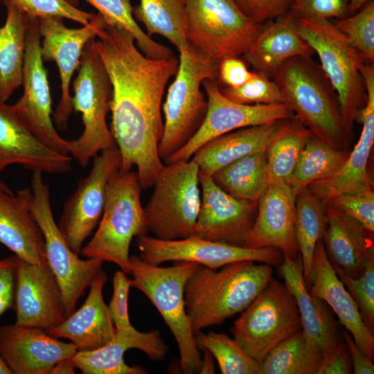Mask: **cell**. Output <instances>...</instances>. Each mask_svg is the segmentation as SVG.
<instances>
[{
	"label": "cell",
	"mask_w": 374,
	"mask_h": 374,
	"mask_svg": "<svg viewBox=\"0 0 374 374\" xmlns=\"http://www.w3.org/2000/svg\"><path fill=\"white\" fill-rule=\"evenodd\" d=\"M14 310L15 324L45 330L66 319L60 286L47 262L32 264L17 258Z\"/></svg>",
	"instance_id": "obj_19"
},
{
	"label": "cell",
	"mask_w": 374,
	"mask_h": 374,
	"mask_svg": "<svg viewBox=\"0 0 374 374\" xmlns=\"http://www.w3.org/2000/svg\"><path fill=\"white\" fill-rule=\"evenodd\" d=\"M287 12L300 17L344 18L348 15V0H293Z\"/></svg>",
	"instance_id": "obj_46"
},
{
	"label": "cell",
	"mask_w": 374,
	"mask_h": 374,
	"mask_svg": "<svg viewBox=\"0 0 374 374\" xmlns=\"http://www.w3.org/2000/svg\"><path fill=\"white\" fill-rule=\"evenodd\" d=\"M96 38L86 44L73 82V109L81 114L84 129L78 139L70 141L69 154L82 167L101 151L116 145L107 123L112 85L96 50Z\"/></svg>",
	"instance_id": "obj_9"
},
{
	"label": "cell",
	"mask_w": 374,
	"mask_h": 374,
	"mask_svg": "<svg viewBox=\"0 0 374 374\" xmlns=\"http://www.w3.org/2000/svg\"><path fill=\"white\" fill-rule=\"evenodd\" d=\"M199 181L201 205L193 236L244 247L256 220L258 202L233 197L211 176L199 171Z\"/></svg>",
	"instance_id": "obj_18"
},
{
	"label": "cell",
	"mask_w": 374,
	"mask_h": 374,
	"mask_svg": "<svg viewBox=\"0 0 374 374\" xmlns=\"http://www.w3.org/2000/svg\"><path fill=\"white\" fill-rule=\"evenodd\" d=\"M130 349L143 351L153 362L163 361L168 351L159 330L143 332L131 326L116 330L114 339L100 348L78 350L71 359L84 374L147 373L143 367L130 366L125 362V353Z\"/></svg>",
	"instance_id": "obj_24"
},
{
	"label": "cell",
	"mask_w": 374,
	"mask_h": 374,
	"mask_svg": "<svg viewBox=\"0 0 374 374\" xmlns=\"http://www.w3.org/2000/svg\"><path fill=\"white\" fill-rule=\"evenodd\" d=\"M337 276L355 300L361 317L371 333H374V257L366 263L363 273L350 278L336 266Z\"/></svg>",
	"instance_id": "obj_43"
},
{
	"label": "cell",
	"mask_w": 374,
	"mask_h": 374,
	"mask_svg": "<svg viewBox=\"0 0 374 374\" xmlns=\"http://www.w3.org/2000/svg\"><path fill=\"white\" fill-rule=\"evenodd\" d=\"M1 1V0H0Z\"/></svg>",
	"instance_id": "obj_58"
},
{
	"label": "cell",
	"mask_w": 374,
	"mask_h": 374,
	"mask_svg": "<svg viewBox=\"0 0 374 374\" xmlns=\"http://www.w3.org/2000/svg\"><path fill=\"white\" fill-rule=\"evenodd\" d=\"M217 64L188 44L179 52L175 78L168 89L163 105L165 121L159 155L167 160L195 135L202 124L208 103L201 85L217 76Z\"/></svg>",
	"instance_id": "obj_7"
},
{
	"label": "cell",
	"mask_w": 374,
	"mask_h": 374,
	"mask_svg": "<svg viewBox=\"0 0 374 374\" xmlns=\"http://www.w3.org/2000/svg\"><path fill=\"white\" fill-rule=\"evenodd\" d=\"M0 186L8 191H12L10 188H9V186H7L3 181L1 180H0Z\"/></svg>",
	"instance_id": "obj_57"
},
{
	"label": "cell",
	"mask_w": 374,
	"mask_h": 374,
	"mask_svg": "<svg viewBox=\"0 0 374 374\" xmlns=\"http://www.w3.org/2000/svg\"><path fill=\"white\" fill-rule=\"evenodd\" d=\"M107 281V274L100 269L91 283L82 306L63 322L48 329L47 332L57 339L70 340L80 351L93 350L109 343L116 329L103 299Z\"/></svg>",
	"instance_id": "obj_27"
},
{
	"label": "cell",
	"mask_w": 374,
	"mask_h": 374,
	"mask_svg": "<svg viewBox=\"0 0 374 374\" xmlns=\"http://www.w3.org/2000/svg\"><path fill=\"white\" fill-rule=\"evenodd\" d=\"M19 8L34 17H60L82 26L96 15L78 9L66 0H11Z\"/></svg>",
	"instance_id": "obj_44"
},
{
	"label": "cell",
	"mask_w": 374,
	"mask_h": 374,
	"mask_svg": "<svg viewBox=\"0 0 374 374\" xmlns=\"http://www.w3.org/2000/svg\"><path fill=\"white\" fill-rule=\"evenodd\" d=\"M78 351L45 330L30 326H0V355L14 374H50L60 360Z\"/></svg>",
	"instance_id": "obj_21"
},
{
	"label": "cell",
	"mask_w": 374,
	"mask_h": 374,
	"mask_svg": "<svg viewBox=\"0 0 374 374\" xmlns=\"http://www.w3.org/2000/svg\"><path fill=\"white\" fill-rule=\"evenodd\" d=\"M132 14L136 21L143 24L150 37L159 35L179 52L187 48L186 0H140Z\"/></svg>",
	"instance_id": "obj_36"
},
{
	"label": "cell",
	"mask_w": 374,
	"mask_h": 374,
	"mask_svg": "<svg viewBox=\"0 0 374 374\" xmlns=\"http://www.w3.org/2000/svg\"><path fill=\"white\" fill-rule=\"evenodd\" d=\"M341 334L349 350L353 373L355 374H373V360L356 344L350 333L346 328L341 330Z\"/></svg>",
	"instance_id": "obj_52"
},
{
	"label": "cell",
	"mask_w": 374,
	"mask_h": 374,
	"mask_svg": "<svg viewBox=\"0 0 374 374\" xmlns=\"http://www.w3.org/2000/svg\"><path fill=\"white\" fill-rule=\"evenodd\" d=\"M195 340L199 349L208 350L215 358L222 374H262L260 363L234 338L222 332L200 331Z\"/></svg>",
	"instance_id": "obj_40"
},
{
	"label": "cell",
	"mask_w": 374,
	"mask_h": 374,
	"mask_svg": "<svg viewBox=\"0 0 374 374\" xmlns=\"http://www.w3.org/2000/svg\"><path fill=\"white\" fill-rule=\"evenodd\" d=\"M308 291L328 305L356 344L373 361V334L365 325L355 300L329 261L322 240L315 247Z\"/></svg>",
	"instance_id": "obj_25"
},
{
	"label": "cell",
	"mask_w": 374,
	"mask_h": 374,
	"mask_svg": "<svg viewBox=\"0 0 374 374\" xmlns=\"http://www.w3.org/2000/svg\"><path fill=\"white\" fill-rule=\"evenodd\" d=\"M220 91L229 100L240 104H285L276 83L257 71H253L252 77L242 86L234 89L224 87Z\"/></svg>",
	"instance_id": "obj_42"
},
{
	"label": "cell",
	"mask_w": 374,
	"mask_h": 374,
	"mask_svg": "<svg viewBox=\"0 0 374 374\" xmlns=\"http://www.w3.org/2000/svg\"><path fill=\"white\" fill-rule=\"evenodd\" d=\"M326 206L328 227L322 240L328 260L349 277L357 278L374 257L373 233L337 209Z\"/></svg>",
	"instance_id": "obj_28"
},
{
	"label": "cell",
	"mask_w": 374,
	"mask_h": 374,
	"mask_svg": "<svg viewBox=\"0 0 374 374\" xmlns=\"http://www.w3.org/2000/svg\"><path fill=\"white\" fill-rule=\"evenodd\" d=\"M311 135L296 117L283 120L266 150L268 183L290 184L294 168Z\"/></svg>",
	"instance_id": "obj_34"
},
{
	"label": "cell",
	"mask_w": 374,
	"mask_h": 374,
	"mask_svg": "<svg viewBox=\"0 0 374 374\" xmlns=\"http://www.w3.org/2000/svg\"><path fill=\"white\" fill-rule=\"evenodd\" d=\"M289 15L297 33L318 55L321 68L337 93L344 120L352 130L366 103L360 72L365 60L329 19Z\"/></svg>",
	"instance_id": "obj_6"
},
{
	"label": "cell",
	"mask_w": 374,
	"mask_h": 374,
	"mask_svg": "<svg viewBox=\"0 0 374 374\" xmlns=\"http://www.w3.org/2000/svg\"><path fill=\"white\" fill-rule=\"evenodd\" d=\"M323 353L307 340L301 330L276 346L261 362L262 374H317Z\"/></svg>",
	"instance_id": "obj_38"
},
{
	"label": "cell",
	"mask_w": 374,
	"mask_h": 374,
	"mask_svg": "<svg viewBox=\"0 0 374 374\" xmlns=\"http://www.w3.org/2000/svg\"><path fill=\"white\" fill-rule=\"evenodd\" d=\"M352 371L349 350L345 341H342L330 351L323 353L317 374H350Z\"/></svg>",
	"instance_id": "obj_51"
},
{
	"label": "cell",
	"mask_w": 374,
	"mask_h": 374,
	"mask_svg": "<svg viewBox=\"0 0 374 374\" xmlns=\"http://www.w3.org/2000/svg\"><path fill=\"white\" fill-rule=\"evenodd\" d=\"M261 28L235 0H186L187 42L217 66L243 55Z\"/></svg>",
	"instance_id": "obj_11"
},
{
	"label": "cell",
	"mask_w": 374,
	"mask_h": 374,
	"mask_svg": "<svg viewBox=\"0 0 374 374\" xmlns=\"http://www.w3.org/2000/svg\"><path fill=\"white\" fill-rule=\"evenodd\" d=\"M202 85L208 103L204 120L190 141L166 163L189 160L202 145L233 130L296 117L285 103L244 105L233 102L222 94L215 78L205 80Z\"/></svg>",
	"instance_id": "obj_16"
},
{
	"label": "cell",
	"mask_w": 374,
	"mask_h": 374,
	"mask_svg": "<svg viewBox=\"0 0 374 374\" xmlns=\"http://www.w3.org/2000/svg\"><path fill=\"white\" fill-rule=\"evenodd\" d=\"M279 266L284 284L295 299L307 340L323 353L330 351L342 341L340 323L322 299L310 294L303 277L301 255L292 258L283 254Z\"/></svg>",
	"instance_id": "obj_26"
},
{
	"label": "cell",
	"mask_w": 374,
	"mask_h": 374,
	"mask_svg": "<svg viewBox=\"0 0 374 374\" xmlns=\"http://www.w3.org/2000/svg\"><path fill=\"white\" fill-rule=\"evenodd\" d=\"M0 243L20 260L32 264L47 262L39 225L12 191L1 186Z\"/></svg>",
	"instance_id": "obj_30"
},
{
	"label": "cell",
	"mask_w": 374,
	"mask_h": 374,
	"mask_svg": "<svg viewBox=\"0 0 374 374\" xmlns=\"http://www.w3.org/2000/svg\"><path fill=\"white\" fill-rule=\"evenodd\" d=\"M281 121L233 130L202 145L191 157L199 172L212 176L229 163L248 154L266 151Z\"/></svg>",
	"instance_id": "obj_31"
},
{
	"label": "cell",
	"mask_w": 374,
	"mask_h": 374,
	"mask_svg": "<svg viewBox=\"0 0 374 374\" xmlns=\"http://www.w3.org/2000/svg\"><path fill=\"white\" fill-rule=\"evenodd\" d=\"M217 75L225 87L238 88L247 82L253 75L248 70L245 62L239 57H226L217 64Z\"/></svg>",
	"instance_id": "obj_50"
},
{
	"label": "cell",
	"mask_w": 374,
	"mask_h": 374,
	"mask_svg": "<svg viewBox=\"0 0 374 374\" xmlns=\"http://www.w3.org/2000/svg\"><path fill=\"white\" fill-rule=\"evenodd\" d=\"M301 330L293 294L284 283L271 278L241 312L231 331L244 350L261 363L280 343Z\"/></svg>",
	"instance_id": "obj_12"
},
{
	"label": "cell",
	"mask_w": 374,
	"mask_h": 374,
	"mask_svg": "<svg viewBox=\"0 0 374 374\" xmlns=\"http://www.w3.org/2000/svg\"><path fill=\"white\" fill-rule=\"evenodd\" d=\"M77 6L80 0H66ZM93 6L106 24L121 28L134 38L139 51L152 59L168 58L174 55L171 49L151 39L137 24L132 14L131 0H83Z\"/></svg>",
	"instance_id": "obj_39"
},
{
	"label": "cell",
	"mask_w": 374,
	"mask_h": 374,
	"mask_svg": "<svg viewBox=\"0 0 374 374\" xmlns=\"http://www.w3.org/2000/svg\"><path fill=\"white\" fill-rule=\"evenodd\" d=\"M266 164V151H260L229 163L211 177L233 197L258 202L268 186Z\"/></svg>",
	"instance_id": "obj_33"
},
{
	"label": "cell",
	"mask_w": 374,
	"mask_h": 374,
	"mask_svg": "<svg viewBox=\"0 0 374 374\" xmlns=\"http://www.w3.org/2000/svg\"><path fill=\"white\" fill-rule=\"evenodd\" d=\"M349 152L335 148L311 134L290 184L296 196L311 184L333 175L345 163Z\"/></svg>",
	"instance_id": "obj_37"
},
{
	"label": "cell",
	"mask_w": 374,
	"mask_h": 374,
	"mask_svg": "<svg viewBox=\"0 0 374 374\" xmlns=\"http://www.w3.org/2000/svg\"><path fill=\"white\" fill-rule=\"evenodd\" d=\"M6 10L0 27V103H6L22 85L26 35L30 16L11 0H3Z\"/></svg>",
	"instance_id": "obj_32"
},
{
	"label": "cell",
	"mask_w": 374,
	"mask_h": 374,
	"mask_svg": "<svg viewBox=\"0 0 374 374\" xmlns=\"http://www.w3.org/2000/svg\"><path fill=\"white\" fill-rule=\"evenodd\" d=\"M271 76L285 104L312 135L349 151L353 131L344 120L336 92L311 56L290 58Z\"/></svg>",
	"instance_id": "obj_3"
},
{
	"label": "cell",
	"mask_w": 374,
	"mask_h": 374,
	"mask_svg": "<svg viewBox=\"0 0 374 374\" xmlns=\"http://www.w3.org/2000/svg\"><path fill=\"white\" fill-rule=\"evenodd\" d=\"M314 51L299 36L287 12L260 28L247 52L246 62L268 76L293 57L312 56Z\"/></svg>",
	"instance_id": "obj_29"
},
{
	"label": "cell",
	"mask_w": 374,
	"mask_h": 374,
	"mask_svg": "<svg viewBox=\"0 0 374 374\" xmlns=\"http://www.w3.org/2000/svg\"><path fill=\"white\" fill-rule=\"evenodd\" d=\"M205 353L204 358L202 361V366L199 370L200 373H214V366L212 354L207 350L203 349Z\"/></svg>",
	"instance_id": "obj_54"
},
{
	"label": "cell",
	"mask_w": 374,
	"mask_h": 374,
	"mask_svg": "<svg viewBox=\"0 0 374 374\" xmlns=\"http://www.w3.org/2000/svg\"><path fill=\"white\" fill-rule=\"evenodd\" d=\"M0 374H12V371L0 355Z\"/></svg>",
	"instance_id": "obj_56"
},
{
	"label": "cell",
	"mask_w": 374,
	"mask_h": 374,
	"mask_svg": "<svg viewBox=\"0 0 374 374\" xmlns=\"http://www.w3.org/2000/svg\"><path fill=\"white\" fill-rule=\"evenodd\" d=\"M273 267L240 261L220 270L199 265L184 287L185 307L194 335L242 312L272 278Z\"/></svg>",
	"instance_id": "obj_2"
},
{
	"label": "cell",
	"mask_w": 374,
	"mask_h": 374,
	"mask_svg": "<svg viewBox=\"0 0 374 374\" xmlns=\"http://www.w3.org/2000/svg\"><path fill=\"white\" fill-rule=\"evenodd\" d=\"M335 26L365 61L373 62V0L368 1L356 12L342 18Z\"/></svg>",
	"instance_id": "obj_41"
},
{
	"label": "cell",
	"mask_w": 374,
	"mask_h": 374,
	"mask_svg": "<svg viewBox=\"0 0 374 374\" xmlns=\"http://www.w3.org/2000/svg\"><path fill=\"white\" fill-rule=\"evenodd\" d=\"M17 258H0V317L14 309Z\"/></svg>",
	"instance_id": "obj_49"
},
{
	"label": "cell",
	"mask_w": 374,
	"mask_h": 374,
	"mask_svg": "<svg viewBox=\"0 0 374 374\" xmlns=\"http://www.w3.org/2000/svg\"><path fill=\"white\" fill-rule=\"evenodd\" d=\"M371 0H348V15H352Z\"/></svg>",
	"instance_id": "obj_55"
},
{
	"label": "cell",
	"mask_w": 374,
	"mask_h": 374,
	"mask_svg": "<svg viewBox=\"0 0 374 374\" xmlns=\"http://www.w3.org/2000/svg\"><path fill=\"white\" fill-rule=\"evenodd\" d=\"M96 37V48L112 85L110 131L121 154L119 170L135 166L141 188H149L165 165L159 155L161 102L179 59L148 57L130 33L106 23Z\"/></svg>",
	"instance_id": "obj_1"
},
{
	"label": "cell",
	"mask_w": 374,
	"mask_h": 374,
	"mask_svg": "<svg viewBox=\"0 0 374 374\" xmlns=\"http://www.w3.org/2000/svg\"><path fill=\"white\" fill-rule=\"evenodd\" d=\"M42 56L44 60L53 61L57 66L61 80V96L53 113L58 128L64 130L73 111L70 83L78 69L83 49L87 42L96 37L105 21L98 13L87 25L79 28H68L60 17L39 18Z\"/></svg>",
	"instance_id": "obj_17"
},
{
	"label": "cell",
	"mask_w": 374,
	"mask_h": 374,
	"mask_svg": "<svg viewBox=\"0 0 374 374\" xmlns=\"http://www.w3.org/2000/svg\"><path fill=\"white\" fill-rule=\"evenodd\" d=\"M328 227L326 205L308 188L296 196L295 236L302 260L305 283L308 289L314 252Z\"/></svg>",
	"instance_id": "obj_35"
},
{
	"label": "cell",
	"mask_w": 374,
	"mask_h": 374,
	"mask_svg": "<svg viewBox=\"0 0 374 374\" xmlns=\"http://www.w3.org/2000/svg\"><path fill=\"white\" fill-rule=\"evenodd\" d=\"M13 164L33 172L62 174L70 171L71 157L44 145L17 118L12 105L0 103V172Z\"/></svg>",
	"instance_id": "obj_23"
},
{
	"label": "cell",
	"mask_w": 374,
	"mask_h": 374,
	"mask_svg": "<svg viewBox=\"0 0 374 374\" xmlns=\"http://www.w3.org/2000/svg\"><path fill=\"white\" fill-rule=\"evenodd\" d=\"M39 18L30 16L23 66L21 98L12 105L21 123L44 145L63 155L70 153L71 143L55 129L51 115V96L41 51Z\"/></svg>",
	"instance_id": "obj_13"
},
{
	"label": "cell",
	"mask_w": 374,
	"mask_h": 374,
	"mask_svg": "<svg viewBox=\"0 0 374 374\" xmlns=\"http://www.w3.org/2000/svg\"><path fill=\"white\" fill-rule=\"evenodd\" d=\"M136 172H114L109 179L103 213L92 238L80 253L118 266L130 274L129 250L134 238L149 231Z\"/></svg>",
	"instance_id": "obj_4"
},
{
	"label": "cell",
	"mask_w": 374,
	"mask_h": 374,
	"mask_svg": "<svg viewBox=\"0 0 374 374\" xmlns=\"http://www.w3.org/2000/svg\"><path fill=\"white\" fill-rule=\"evenodd\" d=\"M121 162L116 145L99 152L93 157L89 173L79 179L75 190L63 204L57 226L70 249L77 255L98 225L109 179L120 169Z\"/></svg>",
	"instance_id": "obj_14"
},
{
	"label": "cell",
	"mask_w": 374,
	"mask_h": 374,
	"mask_svg": "<svg viewBox=\"0 0 374 374\" xmlns=\"http://www.w3.org/2000/svg\"><path fill=\"white\" fill-rule=\"evenodd\" d=\"M139 258L153 265L188 262L212 269L240 261H253L279 266L283 254L274 247L247 248L210 241L196 236L177 240H160L146 235L136 238Z\"/></svg>",
	"instance_id": "obj_15"
},
{
	"label": "cell",
	"mask_w": 374,
	"mask_h": 374,
	"mask_svg": "<svg viewBox=\"0 0 374 374\" xmlns=\"http://www.w3.org/2000/svg\"><path fill=\"white\" fill-rule=\"evenodd\" d=\"M199 166L192 159L166 163L143 207L148 231L160 240L193 236L201 205Z\"/></svg>",
	"instance_id": "obj_10"
},
{
	"label": "cell",
	"mask_w": 374,
	"mask_h": 374,
	"mask_svg": "<svg viewBox=\"0 0 374 374\" xmlns=\"http://www.w3.org/2000/svg\"><path fill=\"white\" fill-rule=\"evenodd\" d=\"M296 195L289 184L273 181L258 202L244 247H274L292 258L299 253L295 236Z\"/></svg>",
	"instance_id": "obj_22"
},
{
	"label": "cell",
	"mask_w": 374,
	"mask_h": 374,
	"mask_svg": "<svg viewBox=\"0 0 374 374\" xmlns=\"http://www.w3.org/2000/svg\"><path fill=\"white\" fill-rule=\"evenodd\" d=\"M325 205L337 209L373 233L374 193L366 195L339 194L328 201Z\"/></svg>",
	"instance_id": "obj_45"
},
{
	"label": "cell",
	"mask_w": 374,
	"mask_h": 374,
	"mask_svg": "<svg viewBox=\"0 0 374 374\" xmlns=\"http://www.w3.org/2000/svg\"><path fill=\"white\" fill-rule=\"evenodd\" d=\"M17 197L39 225L44 239L46 261L60 286L66 317L75 310L94 277L102 269L98 258L81 259L69 247L56 224L51 205L49 186L42 172L34 171L30 188L19 190Z\"/></svg>",
	"instance_id": "obj_8"
},
{
	"label": "cell",
	"mask_w": 374,
	"mask_h": 374,
	"mask_svg": "<svg viewBox=\"0 0 374 374\" xmlns=\"http://www.w3.org/2000/svg\"><path fill=\"white\" fill-rule=\"evenodd\" d=\"M360 72L366 90V103L359 118L361 135L341 168L330 177L311 184L308 188L324 204L342 193H373V181L367 169L374 141V67L364 64Z\"/></svg>",
	"instance_id": "obj_20"
},
{
	"label": "cell",
	"mask_w": 374,
	"mask_h": 374,
	"mask_svg": "<svg viewBox=\"0 0 374 374\" xmlns=\"http://www.w3.org/2000/svg\"><path fill=\"white\" fill-rule=\"evenodd\" d=\"M240 9L260 24L285 14L293 0H235Z\"/></svg>",
	"instance_id": "obj_48"
},
{
	"label": "cell",
	"mask_w": 374,
	"mask_h": 374,
	"mask_svg": "<svg viewBox=\"0 0 374 374\" xmlns=\"http://www.w3.org/2000/svg\"><path fill=\"white\" fill-rule=\"evenodd\" d=\"M75 366L71 358L58 362L51 369L50 374H74Z\"/></svg>",
	"instance_id": "obj_53"
},
{
	"label": "cell",
	"mask_w": 374,
	"mask_h": 374,
	"mask_svg": "<svg viewBox=\"0 0 374 374\" xmlns=\"http://www.w3.org/2000/svg\"><path fill=\"white\" fill-rule=\"evenodd\" d=\"M113 294L107 305L110 317L116 330L131 326L128 315V294L130 279L122 271H116L112 279Z\"/></svg>",
	"instance_id": "obj_47"
},
{
	"label": "cell",
	"mask_w": 374,
	"mask_h": 374,
	"mask_svg": "<svg viewBox=\"0 0 374 374\" xmlns=\"http://www.w3.org/2000/svg\"><path fill=\"white\" fill-rule=\"evenodd\" d=\"M130 285L142 292L163 317L173 335L179 350L184 373L199 372L202 357L187 314L184 287L199 265L175 262L170 267L148 264L139 256H130Z\"/></svg>",
	"instance_id": "obj_5"
}]
</instances>
